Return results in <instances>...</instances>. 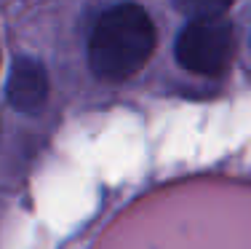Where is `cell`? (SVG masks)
I'll use <instances>...</instances> for the list:
<instances>
[{
	"mask_svg": "<svg viewBox=\"0 0 251 249\" xmlns=\"http://www.w3.org/2000/svg\"><path fill=\"white\" fill-rule=\"evenodd\" d=\"M155 49V27L142 5L123 3L101 14L91 32L88 59L99 78L123 81L150 59Z\"/></svg>",
	"mask_w": 251,
	"mask_h": 249,
	"instance_id": "obj_1",
	"label": "cell"
},
{
	"mask_svg": "<svg viewBox=\"0 0 251 249\" xmlns=\"http://www.w3.org/2000/svg\"><path fill=\"white\" fill-rule=\"evenodd\" d=\"M235 54V32L217 16L193 19L176 38V59L198 75H219Z\"/></svg>",
	"mask_w": 251,
	"mask_h": 249,
	"instance_id": "obj_2",
	"label": "cell"
},
{
	"mask_svg": "<svg viewBox=\"0 0 251 249\" xmlns=\"http://www.w3.org/2000/svg\"><path fill=\"white\" fill-rule=\"evenodd\" d=\"M49 94V78L40 62L35 59H19L8 78V102L22 112H35L43 108Z\"/></svg>",
	"mask_w": 251,
	"mask_h": 249,
	"instance_id": "obj_3",
	"label": "cell"
},
{
	"mask_svg": "<svg viewBox=\"0 0 251 249\" xmlns=\"http://www.w3.org/2000/svg\"><path fill=\"white\" fill-rule=\"evenodd\" d=\"M179 11L190 16V19H206V16H219L232 5V0H176Z\"/></svg>",
	"mask_w": 251,
	"mask_h": 249,
	"instance_id": "obj_4",
	"label": "cell"
}]
</instances>
